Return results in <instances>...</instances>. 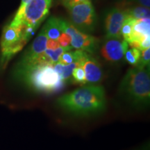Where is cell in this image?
I'll return each mask as SVG.
<instances>
[{"mask_svg": "<svg viewBox=\"0 0 150 150\" xmlns=\"http://www.w3.org/2000/svg\"><path fill=\"white\" fill-rule=\"evenodd\" d=\"M56 104L59 108L74 115H95L106 108L105 91L101 86H84L59 97Z\"/></svg>", "mask_w": 150, "mask_h": 150, "instance_id": "6da1fadb", "label": "cell"}, {"mask_svg": "<svg viewBox=\"0 0 150 150\" xmlns=\"http://www.w3.org/2000/svg\"><path fill=\"white\" fill-rule=\"evenodd\" d=\"M149 67L129 69L120 85L121 95L137 107L149 106L150 102Z\"/></svg>", "mask_w": 150, "mask_h": 150, "instance_id": "7a4b0ae2", "label": "cell"}, {"mask_svg": "<svg viewBox=\"0 0 150 150\" xmlns=\"http://www.w3.org/2000/svg\"><path fill=\"white\" fill-rule=\"evenodd\" d=\"M15 77L39 93H58L65 83L54 70L53 65H38L17 74Z\"/></svg>", "mask_w": 150, "mask_h": 150, "instance_id": "3957f363", "label": "cell"}, {"mask_svg": "<svg viewBox=\"0 0 150 150\" xmlns=\"http://www.w3.org/2000/svg\"><path fill=\"white\" fill-rule=\"evenodd\" d=\"M31 35L24 25L12 27L8 24L3 28L0 40V70H4L12 58L23 49Z\"/></svg>", "mask_w": 150, "mask_h": 150, "instance_id": "277c9868", "label": "cell"}, {"mask_svg": "<svg viewBox=\"0 0 150 150\" xmlns=\"http://www.w3.org/2000/svg\"><path fill=\"white\" fill-rule=\"evenodd\" d=\"M74 27L84 33L93 32L96 27L97 15L91 1L79 4L67 8Z\"/></svg>", "mask_w": 150, "mask_h": 150, "instance_id": "5b68a950", "label": "cell"}, {"mask_svg": "<svg viewBox=\"0 0 150 150\" xmlns=\"http://www.w3.org/2000/svg\"><path fill=\"white\" fill-rule=\"evenodd\" d=\"M62 32L66 33L71 38L70 45L76 50H81L88 54H93L99 47V40L97 38L84 33L74 27L70 22L61 19Z\"/></svg>", "mask_w": 150, "mask_h": 150, "instance_id": "8992f818", "label": "cell"}, {"mask_svg": "<svg viewBox=\"0 0 150 150\" xmlns=\"http://www.w3.org/2000/svg\"><path fill=\"white\" fill-rule=\"evenodd\" d=\"M47 39L48 38L42 29L31 46L24 52L20 61L16 65L14 70L15 76L31 67L39 65L38 58L45 51Z\"/></svg>", "mask_w": 150, "mask_h": 150, "instance_id": "52a82bcc", "label": "cell"}, {"mask_svg": "<svg viewBox=\"0 0 150 150\" xmlns=\"http://www.w3.org/2000/svg\"><path fill=\"white\" fill-rule=\"evenodd\" d=\"M52 0H30L26 6L22 25L35 31L50 13Z\"/></svg>", "mask_w": 150, "mask_h": 150, "instance_id": "ba28073f", "label": "cell"}, {"mask_svg": "<svg viewBox=\"0 0 150 150\" xmlns=\"http://www.w3.org/2000/svg\"><path fill=\"white\" fill-rule=\"evenodd\" d=\"M129 48L128 42L123 38H105L100 50L101 55L106 61L117 63L125 58V52Z\"/></svg>", "mask_w": 150, "mask_h": 150, "instance_id": "9c48e42d", "label": "cell"}, {"mask_svg": "<svg viewBox=\"0 0 150 150\" xmlns=\"http://www.w3.org/2000/svg\"><path fill=\"white\" fill-rule=\"evenodd\" d=\"M127 16V9L121 7H113L106 11L104 16L106 38L120 37L122 26Z\"/></svg>", "mask_w": 150, "mask_h": 150, "instance_id": "30bf717a", "label": "cell"}, {"mask_svg": "<svg viewBox=\"0 0 150 150\" xmlns=\"http://www.w3.org/2000/svg\"><path fill=\"white\" fill-rule=\"evenodd\" d=\"M79 66L83 67L86 83L90 85H97L103 79V71L100 63L97 60L86 53L81 60L78 61Z\"/></svg>", "mask_w": 150, "mask_h": 150, "instance_id": "8fae6325", "label": "cell"}, {"mask_svg": "<svg viewBox=\"0 0 150 150\" xmlns=\"http://www.w3.org/2000/svg\"><path fill=\"white\" fill-rule=\"evenodd\" d=\"M149 30L150 18L135 20L133 27L132 37L129 42L134 40H138L140 42L142 38L150 35Z\"/></svg>", "mask_w": 150, "mask_h": 150, "instance_id": "7c38bea8", "label": "cell"}, {"mask_svg": "<svg viewBox=\"0 0 150 150\" xmlns=\"http://www.w3.org/2000/svg\"><path fill=\"white\" fill-rule=\"evenodd\" d=\"M42 29L48 38L57 40L60 35L63 33L61 28V18L54 16L51 17L48 19L47 22Z\"/></svg>", "mask_w": 150, "mask_h": 150, "instance_id": "4fadbf2b", "label": "cell"}, {"mask_svg": "<svg viewBox=\"0 0 150 150\" xmlns=\"http://www.w3.org/2000/svg\"><path fill=\"white\" fill-rule=\"evenodd\" d=\"M53 66L56 72L61 76L62 80L66 83L71 81L73 70L76 67H79V64L78 62H74L69 65H63L58 62L54 64Z\"/></svg>", "mask_w": 150, "mask_h": 150, "instance_id": "5bb4252c", "label": "cell"}, {"mask_svg": "<svg viewBox=\"0 0 150 150\" xmlns=\"http://www.w3.org/2000/svg\"><path fill=\"white\" fill-rule=\"evenodd\" d=\"M127 12L129 16L135 20L150 18L149 8H146V7L141 6L127 8Z\"/></svg>", "mask_w": 150, "mask_h": 150, "instance_id": "9a60e30c", "label": "cell"}, {"mask_svg": "<svg viewBox=\"0 0 150 150\" xmlns=\"http://www.w3.org/2000/svg\"><path fill=\"white\" fill-rule=\"evenodd\" d=\"M135 19L131 18L130 16H127L126 20H125L121 28V36L127 42L131 40L133 34V27H134Z\"/></svg>", "mask_w": 150, "mask_h": 150, "instance_id": "2e32d148", "label": "cell"}, {"mask_svg": "<svg viewBox=\"0 0 150 150\" xmlns=\"http://www.w3.org/2000/svg\"><path fill=\"white\" fill-rule=\"evenodd\" d=\"M29 1L30 0H21V4L19 6L18 10L17 11L13 20L9 24L11 26H12V27H19V26L22 25L24 11H25L26 6H27V4L29 2Z\"/></svg>", "mask_w": 150, "mask_h": 150, "instance_id": "e0dca14e", "label": "cell"}, {"mask_svg": "<svg viewBox=\"0 0 150 150\" xmlns=\"http://www.w3.org/2000/svg\"><path fill=\"white\" fill-rule=\"evenodd\" d=\"M140 54L141 51L136 48L128 49L125 54V59L127 63L133 65V66H137L138 62L140 61Z\"/></svg>", "mask_w": 150, "mask_h": 150, "instance_id": "ac0fdd59", "label": "cell"}, {"mask_svg": "<svg viewBox=\"0 0 150 150\" xmlns=\"http://www.w3.org/2000/svg\"><path fill=\"white\" fill-rule=\"evenodd\" d=\"M71 81L75 84H79V85H85V84H86L85 73H84L83 67H76L73 70Z\"/></svg>", "mask_w": 150, "mask_h": 150, "instance_id": "d6986e66", "label": "cell"}, {"mask_svg": "<svg viewBox=\"0 0 150 150\" xmlns=\"http://www.w3.org/2000/svg\"><path fill=\"white\" fill-rule=\"evenodd\" d=\"M150 62V48L142 50L140 54V61L138 62L137 66L145 67H149Z\"/></svg>", "mask_w": 150, "mask_h": 150, "instance_id": "ffe728a7", "label": "cell"}, {"mask_svg": "<svg viewBox=\"0 0 150 150\" xmlns=\"http://www.w3.org/2000/svg\"><path fill=\"white\" fill-rule=\"evenodd\" d=\"M57 41L61 47H68L70 45L71 38L66 33L63 32L57 38Z\"/></svg>", "mask_w": 150, "mask_h": 150, "instance_id": "44dd1931", "label": "cell"}, {"mask_svg": "<svg viewBox=\"0 0 150 150\" xmlns=\"http://www.w3.org/2000/svg\"><path fill=\"white\" fill-rule=\"evenodd\" d=\"M62 4L66 7L67 8L72 7L73 6L85 2V1H91V0H60Z\"/></svg>", "mask_w": 150, "mask_h": 150, "instance_id": "7402d4cb", "label": "cell"}, {"mask_svg": "<svg viewBox=\"0 0 150 150\" xmlns=\"http://www.w3.org/2000/svg\"><path fill=\"white\" fill-rule=\"evenodd\" d=\"M150 47V37L149 35L143 37L140 41V51L146 50Z\"/></svg>", "mask_w": 150, "mask_h": 150, "instance_id": "603a6c76", "label": "cell"}, {"mask_svg": "<svg viewBox=\"0 0 150 150\" xmlns=\"http://www.w3.org/2000/svg\"><path fill=\"white\" fill-rule=\"evenodd\" d=\"M61 47L59 43L58 42L57 40H53V39H47V41L46 49L47 50H56V49Z\"/></svg>", "mask_w": 150, "mask_h": 150, "instance_id": "cb8c5ba5", "label": "cell"}, {"mask_svg": "<svg viewBox=\"0 0 150 150\" xmlns=\"http://www.w3.org/2000/svg\"><path fill=\"white\" fill-rule=\"evenodd\" d=\"M132 1H136L141 6L146 7V8H149L150 6V0H132Z\"/></svg>", "mask_w": 150, "mask_h": 150, "instance_id": "d4e9b609", "label": "cell"}]
</instances>
